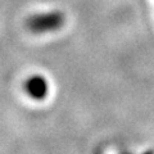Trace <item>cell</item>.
Wrapping results in <instances>:
<instances>
[{"instance_id": "cell-1", "label": "cell", "mask_w": 154, "mask_h": 154, "mask_svg": "<svg viewBox=\"0 0 154 154\" xmlns=\"http://www.w3.org/2000/svg\"><path fill=\"white\" fill-rule=\"evenodd\" d=\"M66 17L59 11L38 13L26 19V27L33 33H45L57 31L64 25Z\"/></svg>"}, {"instance_id": "cell-2", "label": "cell", "mask_w": 154, "mask_h": 154, "mask_svg": "<svg viewBox=\"0 0 154 154\" xmlns=\"http://www.w3.org/2000/svg\"><path fill=\"white\" fill-rule=\"evenodd\" d=\"M25 90L30 98L35 100H42L49 93V84L44 76L35 75L28 77L25 82Z\"/></svg>"}]
</instances>
